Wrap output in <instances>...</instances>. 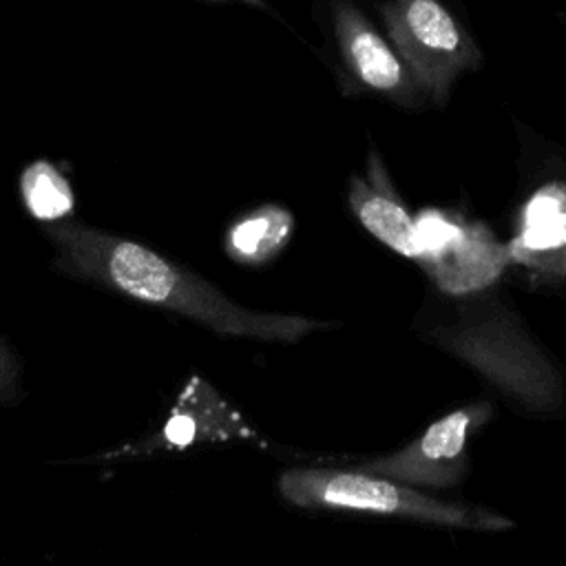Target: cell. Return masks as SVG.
I'll return each mask as SVG.
<instances>
[{"label": "cell", "instance_id": "1", "mask_svg": "<svg viewBox=\"0 0 566 566\" xmlns=\"http://www.w3.org/2000/svg\"><path fill=\"white\" fill-rule=\"evenodd\" d=\"M46 237L53 245L51 265L57 272L179 314L223 336L296 343L312 332L334 327L310 316L254 312L148 245L84 223H49Z\"/></svg>", "mask_w": 566, "mask_h": 566}, {"label": "cell", "instance_id": "2", "mask_svg": "<svg viewBox=\"0 0 566 566\" xmlns=\"http://www.w3.org/2000/svg\"><path fill=\"white\" fill-rule=\"evenodd\" d=\"M276 489L281 497L298 509L345 511L380 517H400L464 531H509L513 520L484 506L431 497L416 486L360 469H285Z\"/></svg>", "mask_w": 566, "mask_h": 566}, {"label": "cell", "instance_id": "3", "mask_svg": "<svg viewBox=\"0 0 566 566\" xmlns=\"http://www.w3.org/2000/svg\"><path fill=\"white\" fill-rule=\"evenodd\" d=\"M413 221L420 245L418 265L447 294L482 290L511 263L509 245H502L484 223L440 208L420 210Z\"/></svg>", "mask_w": 566, "mask_h": 566}, {"label": "cell", "instance_id": "4", "mask_svg": "<svg viewBox=\"0 0 566 566\" xmlns=\"http://www.w3.org/2000/svg\"><path fill=\"white\" fill-rule=\"evenodd\" d=\"M491 418L493 407L489 402L464 405L433 420L402 449L360 462L356 469L391 478L409 486H453L467 473V449L471 436Z\"/></svg>", "mask_w": 566, "mask_h": 566}, {"label": "cell", "instance_id": "5", "mask_svg": "<svg viewBox=\"0 0 566 566\" xmlns=\"http://www.w3.org/2000/svg\"><path fill=\"white\" fill-rule=\"evenodd\" d=\"M347 203L356 221L374 239H378L396 254L418 263L420 245L413 214L394 188L385 164L376 150H369L367 172L349 177Z\"/></svg>", "mask_w": 566, "mask_h": 566}, {"label": "cell", "instance_id": "6", "mask_svg": "<svg viewBox=\"0 0 566 566\" xmlns=\"http://www.w3.org/2000/svg\"><path fill=\"white\" fill-rule=\"evenodd\" d=\"M509 254L520 265L566 274V184L553 181L533 192Z\"/></svg>", "mask_w": 566, "mask_h": 566}, {"label": "cell", "instance_id": "7", "mask_svg": "<svg viewBox=\"0 0 566 566\" xmlns=\"http://www.w3.org/2000/svg\"><path fill=\"white\" fill-rule=\"evenodd\" d=\"M208 385L192 380L188 391H184L181 402L172 409V416L164 422L155 447H188L197 440H219L228 436H248L237 413L228 411L214 394H210L206 409L201 400L208 396Z\"/></svg>", "mask_w": 566, "mask_h": 566}, {"label": "cell", "instance_id": "8", "mask_svg": "<svg viewBox=\"0 0 566 566\" xmlns=\"http://www.w3.org/2000/svg\"><path fill=\"white\" fill-rule=\"evenodd\" d=\"M294 217L276 203L259 206L230 223L223 237L226 254L245 268H259L272 261L290 241Z\"/></svg>", "mask_w": 566, "mask_h": 566}, {"label": "cell", "instance_id": "9", "mask_svg": "<svg viewBox=\"0 0 566 566\" xmlns=\"http://www.w3.org/2000/svg\"><path fill=\"white\" fill-rule=\"evenodd\" d=\"M343 27V49L358 82L391 97L409 93V77L385 40L358 22H345Z\"/></svg>", "mask_w": 566, "mask_h": 566}, {"label": "cell", "instance_id": "10", "mask_svg": "<svg viewBox=\"0 0 566 566\" xmlns=\"http://www.w3.org/2000/svg\"><path fill=\"white\" fill-rule=\"evenodd\" d=\"M18 186L22 206L38 221H64L75 208V195L69 179L46 159L31 161L22 170Z\"/></svg>", "mask_w": 566, "mask_h": 566}, {"label": "cell", "instance_id": "11", "mask_svg": "<svg viewBox=\"0 0 566 566\" xmlns=\"http://www.w3.org/2000/svg\"><path fill=\"white\" fill-rule=\"evenodd\" d=\"M407 29L422 49L433 53L451 55L460 49V31L436 0H411L407 7Z\"/></svg>", "mask_w": 566, "mask_h": 566}, {"label": "cell", "instance_id": "12", "mask_svg": "<svg viewBox=\"0 0 566 566\" xmlns=\"http://www.w3.org/2000/svg\"><path fill=\"white\" fill-rule=\"evenodd\" d=\"M20 363L15 354L0 340V400H11L18 394Z\"/></svg>", "mask_w": 566, "mask_h": 566}, {"label": "cell", "instance_id": "13", "mask_svg": "<svg viewBox=\"0 0 566 566\" xmlns=\"http://www.w3.org/2000/svg\"><path fill=\"white\" fill-rule=\"evenodd\" d=\"M245 2H259V0H245Z\"/></svg>", "mask_w": 566, "mask_h": 566}]
</instances>
